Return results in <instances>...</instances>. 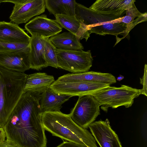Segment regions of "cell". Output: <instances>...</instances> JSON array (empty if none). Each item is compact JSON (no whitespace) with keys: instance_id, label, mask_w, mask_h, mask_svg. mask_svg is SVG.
Returning <instances> with one entry per match:
<instances>
[{"instance_id":"9c48e42d","label":"cell","mask_w":147,"mask_h":147,"mask_svg":"<svg viewBox=\"0 0 147 147\" xmlns=\"http://www.w3.org/2000/svg\"><path fill=\"white\" fill-rule=\"evenodd\" d=\"M100 147H122L117 135L112 128L109 119L94 121L88 126Z\"/></svg>"},{"instance_id":"603a6c76","label":"cell","mask_w":147,"mask_h":147,"mask_svg":"<svg viewBox=\"0 0 147 147\" xmlns=\"http://www.w3.org/2000/svg\"><path fill=\"white\" fill-rule=\"evenodd\" d=\"M29 43H13L0 42V52H13L24 49L29 46Z\"/></svg>"},{"instance_id":"5b68a950","label":"cell","mask_w":147,"mask_h":147,"mask_svg":"<svg viewBox=\"0 0 147 147\" xmlns=\"http://www.w3.org/2000/svg\"><path fill=\"white\" fill-rule=\"evenodd\" d=\"M58 68L73 73L88 71L92 67L93 58L90 50L74 51L56 48Z\"/></svg>"},{"instance_id":"ba28073f","label":"cell","mask_w":147,"mask_h":147,"mask_svg":"<svg viewBox=\"0 0 147 147\" xmlns=\"http://www.w3.org/2000/svg\"><path fill=\"white\" fill-rule=\"evenodd\" d=\"M14 4L9 18L18 25L26 23L35 16L45 11V0H3Z\"/></svg>"},{"instance_id":"52a82bcc","label":"cell","mask_w":147,"mask_h":147,"mask_svg":"<svg viewBox=\"0 0 147 147\" xmlns=\"http://www.w3.org/2000/svg\"><path fill=\"white\" fill-rule=\"evenodd\" d=\"M110 84L102 82L78 81L67 82L56 80L50 89L54 93L73 96L91 95L98 90L108 87Z\"/></svg>"},{"instance_id":"484cf974","label":"cell","mask_w":147,"mask_h":147,"mask_svg":"<svg viewBox=\"0 0 147 147\" xmlns=\"http://www.w3.org/2000/svg\"><path fill=\"white\" fill-rule=\"evenodd\" d=\"M0 147H18L11 141L6 139L0 144Z\"/></svg>"},{"instance_id":"f1b7e54d","label":"cell","mask_w":147,"mask_h":147,"mask_svg":"<svg viewBox=\"0 0 147 147\" xmlns=\"http://www.w3.org/2000/svg\"><path fill=\"white\" fill-rule=\"evenodd\" d=\"M3 1L2 0H0V5L1 4V3L3 2Z\"/></svg>"},{"instance_id":"6da1fadb","label":"cell","mask_w":147,"mask_h":147,"mask_svg":"<svg viewBox=\"0 0 147 147\" xmlns=\"http://www.w3.org/2000/svg\"><path fill=\"white\" fill-rule=\"evenodd\" d=\"M39 92H23L3 128L6 139L18 147H47Z\"/></svg>"},{"instance_id":"e0dca14e","label":"cell","mask_w":147,"mask_h":147,"mask_svg":"<svg viewBox=\"0 0 147 147\" xmlns=\"http://www.w3.org/2000/svg\"><path fill=\"white\" fill-rule=\"evenodd\" d=\"M71 96L56 94L49 88L41 94L40 104L42 113L60 111L62 105Z\"/></svg>"},{"instance_id":"4fadbf2b","label":"cell","mask_w":147,"mask_h":147,"mask_svg":"<svg viewBox=\"0 0 147 147\" xmlns=\"http://www.w3.org/2000/svg\"><path fill=\"white\" fill-rule=\"evenodd\" d=\"M48 38L31 35L29 43L30 69L39 70L48 67L45 57L44 48L46 41Z\"/></svg>"},{"instance_id":"d4e9b609","label":"cell","mask_w":147,"mask_h":147,"mask_svg":"<svg viewBox=\"0 0 147 147\" xmlns=\"http://www.w3.org/2000/svg\"><path fill=\"white\" fill-rule=\"evenodd\" d=\"M56 147H88L86 146L70 141H65Z\"/></svg>"},{"instance_id":"d6986e66","label":"cell","mask_w":147,"mask_h":147,"mask_svg":"<svg viewBox=\"0 0 147 147\" xmlns=\"http://www.w3.org/2000/svg\"><path fill=\"white\" fill-rule=\"evenodd\" d=\"M55 48L66 50H80L84 47L80 40L74 34L69 32L58 34L49 38Z\"/></svg>"},{"instance_id":"8992f818","label":"cell","mask_w":147,"mask_h":147,"mask_svg":"<svg viewBox=\"0 0 147 147\" xmlns=\"http://www.w3.org/2000/svg\"><path fill=\"white\" fill-rule=\"evenodd\" d=\"M100 106L98 101L92 95L79 96L69 114L76 124L87 129L100 114Z\"/></svg>"},{"instance_id":"9a60e30c","label":"cell","mask_w":147,"mask_h":147,"mask_svg":"<svg viewBox=\"0 0 147 147\" xmlns=\"http://www.w3.org/2000/svg\"><path fill=\"white\" fill-rule=\"evenodd\" d=\"M57 80L60 82L88 81L107 83L110 85L116 82L115 77L111 74L93 71L68 74L61 76Z\"/></svg>"},{"instance_id":"83f0119b","label":"cell","mask_w":147,"mask_h":147,"mask_svg":"<svg viewBox=\"0 0 147 147\" xmlns=\"http://www.w3.org/2000/svg\"><path fill=\"white\" fill-rule=\"evenodd\" d=\"M117 80L120 81L124 78V77L121 75H120L118 77H117Z\"/></svg>"},{"instance_id":"4316f807","label":"cell","mask_w":147,"mask_h":147,"mask_svg":"<svg viewBox=\"0 0 147 147\" xmlns=\"http://www.w3.org/2000/svg\"><path fill=\"white\" fill-rule=\"evenodd\" d=\"M5 134L3 128L0 127V144L5 140Z\"/></svg>"},{"instance_id":"30bf717a","label":"cell","mask_w":147,"mask_h":147,"mask_svg":"<svg viewBox=\"0 0 147 147\" xmlns=\"http://www.w3.org/2000/svg\"><path fill=\"white\" fill-rule=\"evenodd\" d=\"M25 29L31 35L50 38L61 32L62 28L56 21L42 14L36 16L24 26Z\"/></svg>"},{"instance_id":"44dd1931","label":"cell","mask_w":147,"mask_h":147,"mask_svg":"<svg viewBox=\"0 0 147 147\" xmlns=\"http://www.w3.org/2000/svg\"><path fill=\"white\" fill-rule=\"evenodd\" d=\"M147 13L140 12L134 3L132 6L126 11V15L123 17L108 22V23L122 22L126 24L131 30L136 25L147 21Z\"/></svg>"},{"instance_id":"3957f363","label":"cell","mask_w":147,"mask_h":147,"mask_svg":"<svg viewBox=\"0 0 147 147\" xmlns=\"http://www.w3.org/2000/svg\"><path fill=\"white\" fill-rule=\"evenodd\" d=\"M27 75L0 66V127H4L20 98Z\"/></svg>"},{"instance_id":"cb8c5ba5","label":"cell","mask_w":147,"mask_h":147,"mask_svg":"<svg viewBox=\"0 0 147 147\" xmlns=\"http://www.w3.org/2000/svg\"><path fill=\"white\" fill-rule=\"evenodd\" d=\"M147 65H145L144 75L142 78H140V83L143 85V88L141 90V94L147 96Z\"/></svg>"},{"instance_id":"ac0fdd59","label":"cell","mask_w":147,"mask_h":147,"mask_svg":"<svg viewBox=\"0 0 147 147\" xmlns=\"http://www.w3.org/2000/svg\"><path fill=\"white\" fill-rule=\"evenodd\" d=\"M55 16L56 21L62 28L75 35L80 40L85 38L87 41L90 37L87 29L81 25L75 17L64 14H56Z\"/></svg>"},{"instance_id":"2e32d148","label":"cell","mask_w":147,"mask_h":147,"mask_svg":"<svg viewBox=\"0 0 147 147\" xmlns=\"http://www.w3.org/2000/svg\"><path fill=\"white\" fill-rule=\"evenodd\" d=\"M55 81L53 76L45 73L37 72L27 75L23 92L42 93L49 88Z\"/></svg>"},{"instance_id":"5bb4252c","label":"cell","mask_w":147,"mask_h":147,"mask_svg":"<svg viewBox=\"0 0 147 147\" xmlns=\"http://www.w3.org/2000/svg\"><path fill=\"white\" fill-rule=\"evenodd\" d=\"M31 37L18 25L12 22H0V42L29 43Z\"/></svg>"},{"instance_id":"ffe728a7","label":"cell","mask_w":147,"mask_h":147,"mask_svg":"<svg viewBox=\"0 0 147 147\" xmlns=\"http://www.w3.org/2000/svg\"><path fill=\"white\" fill-rule=\"evenodd\" d=\"M74 0H45V8L50 14H64L75 17Z\"/></svg>"},{"instance_id":"7402d4cb","label":"cell","mask_w":147,"mask_h":147,"mask_svg":"<svg viewBox=\"0 0 147 147\" xmlns=\"http://www.w3.org/2000/svg\"><path fill=\"white\" fill-rule=\"evenodd\" d=\"M49 38H47L45 42L44 53L45 57L48 66L58 68L56 48L50 41Z\"/></svg>"},{"instance_id":"7a4b0ae2","label":"cell","mask_w":147,"mask_h":147,"mask_svg":"<svg viewBox=\"0 0 147 147\" xmlns=\"http://www.w3.org/2000/svg\"><path fill=\"white\" fill-rule=\"evenodd\" d=\"M42 120L45 130L53 136L88 147H97L92 134L76 124L69 114L61 111L45 112L42 113Z\"/></svg>"},{"instance_id":"277c9868","label":"cell","mask_w":147,"mask_h":147,"mask_svg":"<svg viewBox=\"0 0 147 147\" xmlns=\"http://www.w3.org/2000/svg\"><path fill=\"white\" fill-rule=\"evenodd\" d=\"M141 94L140 89L133 88L125 85L120 87L110 86L93 93L101 109L107 112L109 107L116 108L121 106L128 108L134 103V99Z\"/></svg>"},{"instance_id":"7c38bea8","label":"cell","mask_w":147,"mask_h":147,"mask_svg":"<svg viewBox=\"0 0 147 147\" xmlns=\"http://www.w3.org/2000/svg\"><path fill=\"white\" fill-rule=\"evenodd\" d=\"M135 1L134 0H97L89 8L100 14L123 17Z\"/></svg>"},{"instance_id":"8fae6325","label":"cell","mask_w":147,"mask_h":147,"mask_svg":"<svg viewBox=\"0 0 147 147\" xmlns=\"http://www.w3.org/2000/svg\"><path fill=\"white\" fill-rule=\"evenodd\" d=\"M29 50V46L16 51L0 52V66L9 70L24 73L30 69Z\"/></svg>"}]
</instances>
